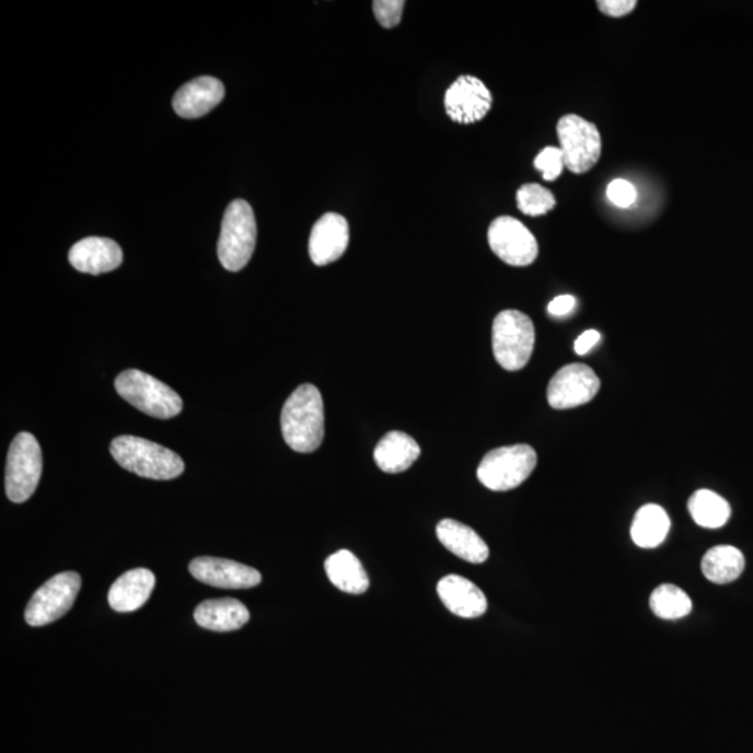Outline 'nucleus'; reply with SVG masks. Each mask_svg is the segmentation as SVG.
Wrapping results in <instances>:
<instances>
[{"mask_svg":"<svg viewBox=\"0 0 753 753\" xmlns=\"http://www.w3.org/2000/svg\"><path fill=\"white\" fill-rule=\"evenodd\" d=\"M688 510L696 525L706 529H719L729 522L730 503L717 493L698 490L690 498Z\"/></svg>","mask_w":753,"mask_h":753,"instance_id":"obj_25","label":"nucleus"},{"mask_svg":"<svg viewBox=\"0 0 753 753\" xmlns=\"http://www.w3.org/2000/svg\"><path fill=\"white\" fill-rule=\"evenodd\" d=\"M80 587L79 574L55 575L33 594L25 609V621L32 627H44L62 618L73 607Z\"/></svg>","mask_w":753,"mask_h":753,"instance_id":"obj_9","label":"nucleus"},{"mask_svg":"<svg viewBox=\"0 0 753 753\" xmlns=\"http://www.w3.org/2000/svg\"><path fill=\"white\" fill-rule=\"evenodd\" d=\"M404 8V0H376L373 3L376 22L384 28H394L401 23Z\"/></svg>","mask_w":753,"mask_h":753,"instance_id":"obj_29","label":"nucleus"},{"mask_svg":"<svg viewBox=\"0 0 753 753\" xmlns=\"http://www.w3.org/2000/svg\"><path fill=\"white\" fill-rule=\"evenodd\" d=\"M600 380L587 364L572 363L554 374L547 389V399L554 409H572L588 404L599 393Z\"/></svg>","mask_w":753,"mask_h":753,"instance_id":"obj_11","label":"nucleus"},{"mask_svg":"<svg viewBox=\"0 0 753 753\" xmlns=\"http://www.w3.org/2000/svg\"><path fill=\"white\" fill-rule=\"evenodd\" d=\"M257 223L251 205L232 201L223 213L218 258L228 271L238 273L247 266L256 248Z\"/></svg>","mask_w":753,"mask_h":753,"instance_id":"obj_3","label":"nucleus"},{"mask_svg":"<svg viewBox=\"0 0 753 753\" xmlns=\"http://www.w3.org/2000/svg\"><path fill=\"white\" fill-rule=\"evenodd\" d=\"M325 572L335 588L349 594L368 592L370 579L360 559L349 549H339L325 559Z\"/></svg>","mask_w":753,"mask_h":753,"instance_id":"obj_22","label":"nucleus"},{"mask_svg":"<svg viewBox=\"0 0 753 753\" xmlns=\"http://www.w3.org/2000/svg\"><path fill=\"white\" fill-rule=\"evenodd\" d=\"M195 619L201 628L229 633L244 627L251 619V613L236 599H213L198 605Z\"/></svg>","mask_w":753,"mask_h":753,"instance_id":"obj_21","label":"nucleus"},{"mask_svg":"<svg viewBox=\"0 0 753 753\" xmlns=\"http://www.w3.org/2000/svg\"><path fill=\"white\" fill-rule=\"evenodd\" d=\"M115 389L136 409L155 419H172L183 409L179 394L144 371H124L116 376Z\"/></svg>","mask_w":753,"mask_h":753,"instance_id":"obj_4","label":"nucleus"},{"mask_svg":"<svg viewBox=\"0 0 753 753\" xmlns=\"http://www.w3.org/2000/svg\"><path fill=\"white\" fill-rule=\"evenodd\" d=\"M600 339H602V335H600L599 331H584L581 337L577 339V343H575V352L581 356L587 355L599 344Z\"/></svg>","mask_w":753,"mask_h":753,"instance_id":"obj_33","label":"nucleus"},{"mask_svg":"<svg viewBox=\"0 0 753 753\" xmlns=\"http://www.w3.org/2000/svg\"><path fill=\"white\" fill-rule=\"evenodd\" d=\"M609 200L618 208H629L635 205L638 193L633 183L624 179H615L607 187Z\"/></svg>","mask_w":753,"mask_h":753,"instance_id":"obj_30","label":"nucleus"},{"mask_svg":"<svg viewBox=\"0 0 753 753\" xmlns=\"http://www.w3.org/2000/svg\"><path fill=\"white\" fill-rule=\"evenodd\" d=\"M517 202L519 211L529 217L546 216L557 205L553 193L537 183H528L519 188Z\"/></svg>","mask_w":753,"mask_h":753,"instance_id":"obj_27","label":"nucleus"},{"mask_svg":"<svg viewBox=\"0 0 753 753\" xmlns=\"http://www.w3.org/2000/svg\"><path fill=\"white\" fill-rule=\"evenodd\" d=\"M745 558L740 549L732 546L710 548L702 559V572L707 581L726 584L737 581L744 572Z\"/></svg>","mask_w":753,"mask_h":753,"instance_id":"obj_24","label":"nucleus"},{"mask_svg":"<svg viewBox=\"0 0 753 753\" xmlns=\"http://www.w3.org/2000/svg\"><path fill=\"white\" fill-rule=\"evenodd\" d=\"M437 593L452 614L461 618L482 617L487 612L488 603L485 593L470 579L460 575H448L437 584Z\"/></svg>","mask_w":753,"mask_h":753,"instance_id":"obj_17","label":"nucleus"},{"mask_svg":"<svg viewBox=\"0 0 753 753\" xmlns=\"http://www.w3.org/2000/svg\"><path fill=\"white\" fill-rule=\"evenodd\" d=\"M225 86L211 76H202L177 90L173 96V109L185 119L201 118L221 104Z\"/></svg>","mask_w":753,"mask_h":753,"instance_id":"obj_15","label":"nucleus"},{"mask_svg":"<svg viewBox=\"0 0 753 753\" xmlns=\"http://www.w3.org/2000/svg\"><path fill=\"white\" fill-rule=\"evenodd\" d=\"M575 306H577V300L571 294H561L548 303L547 310L554 317H565L574 312Z\"/></svg>","mask_w":753,"mask_h":753,"instance_id":"obj_32","label":"nucleus"},{"mask_svg":"<svg viewBox=\"0 0 753 753\" xmlns=\"http://www.w3.org/2000/svg\"><path fill=\"white\" fill-rule=\"evenodd\" d=\"M420 454V447L414 437L404 431H391L376 444L374 461L381 471L395 475L408 471Z\"/></svg>","mask_w":753,"mask_h":753,"instance_id":"obj_20","label":"nucleus"},{"mask_svg":"<svg viewBox=\"0 0 753 753\" xmlns=\"http://www.w3.org/2000/svg\"><path fill=\"white\" fill-rule=\"evenodd\" d=\"M487 238L493 253L508 266H531L538 256L536 238L517 218H496L488 228Z\"/></svg>","mask_w":753,"mask_h":753,"instance_id":"obj_10","label":"nucleus"},{"mask_svg":"<svg viewBox=\"0 0 753 753\" xmlns=\"http://www.w3.org/2000/svg\"><path fill=\"white\" fill-rule=\"evenodd\" d=\"M534 339V325L525 313L518 310H503L493 323V352L502 369L518 371L531 360Z\"/></svg>","mask_w":753,"mask_h":753,"instance_id":"obj_5","label":"nucleus"},{"mask_svg":"<svg viewBox=\"0 0 753 753\" xmlns=\"http://www.w3.org/2000/svg\"><path fill=\"white\" fill-rule=\"evenodd\" d=\"M598 7L605 16L624 18L634 12L638 2L636 0H599Z\"/></svg>","mask_w":753,"mask_h":753,"instance_id":"obj_31","label":"nucleus"},{"mask_svg":"<svg viewBox=\"0 0 753 753\" xmlns=\"http://www.w3.org/2000/svg\"><path fill=\"white\" fill-rule=\"evenodd\" d=\"M565 166L582 175L598 164L603 142L598 126L579 115H565L557 124Z\"/></svg>","mask_w":753,"mask_h":753,"instance_id":"obj_8","label":"nucleus"},{"mask_svg":"<svg viewBox=\"0 0 753 753\" xmlns=\"http://www.w3.org/2000/svg\"><path fill=\"white\" fill-rule=\"evenodd\" d=\"M564 166V154L557 147H547L534 160V167L542 172L543 179L547 182L557 181L561 176Z\"/></svg>","mask_w":753,"mask_h":753,"instance_id":"obj_28","label":"nucleus"},{"mask_svg":"<svg viewBox=\"0 0 753 753\" xmlns=\"http://www.w3.org/2000/svg\"><path fill=\"white\" fill-rule=\"evenodd\" d=\"M111 454L124 470L152 480H172L185 472V462L167 448L135 436L111 442Z\"/></svg>","mask_w":753,"mask_h":753,"instance_id":"obj_2","label":"nucleus"},{"mask_svg":"<svg viewBox=\"0 0 753 753\" xmlns=\"http://www.w3.org/2000/svg\"><path fill=\"white\" fill-rule=\"evenodd\" d=\"M193 577L210 587L251 589L262 583V574L247 565L216 557H198L188 565Z\"/></svg>","mask_w":753,"mask_h":753,"instance_id":"obj_13","label":"nucleus"},{"mask_svg":"<svg viewBox=\"0 0 753 753\" xmlns=\"http://www.w3.org/2000/svg\"><path fill=\"white\" fill-rule=\"evenodd\" d=\"M651 612L661 619H680L692 612V600L675 584H660L650 596Z\"/></svg>","mask_w":753,"mask_h":753,"instance_id":"obj_26","label":"nucleus"},{"mask_svg":"<svg viewBox=\"0 0 753 753\" xmlns=\"http://www.w3.org/2000/svg\"><path fill=\"white\" fill-rule=\"evenodd\" d=\"M349 246V223L335 212L325 213L312 229L309 241L310 258L324 267L337 262Z\"/></svg>","mask_w":753,"mask_h":753,"instance_id":"obj_14","label":"nucleus"},{"mask_svg":"<svg viewBox=\"0 0 753 753\" xmlns=\"http://www.w3.org/2000/svg\"><path fill=\"white\" fill-rule=\"evenodd\" d=\"M537 465L531 445L517 444L487 452L477 467V479L491 491L513 490L528 480Z\"/></svg>","mask_w":753,"mask_h":753,"instance_id":"obj_6","label":"nucleus"},{"mask_svg":"<svg viewBox=\"0 0 753 753\" xmlns=\"http://www.w3.org/2000/svg\"><path fill=\"white\" fill-rule=\"evenodd\" d=\"M670 528V517L664 508L648 503L636 512L630 537L638 547L656 548L668 538Z\"/></svg>","mask_w":753,"mask_h":753,"instance_id":"obj_23","label":"nucleus"},{"mask_svg":"<svg viewBox=\"0 0 753 753\" xmlns=\"http://www.w3.org/2000/svg\"><path fill=\"white\" fill-rule=\"evenodd\" d=\"M69 262L80 273L100 275L119 268L124 252L112 239L85 238L70 248Z\"/></svg>","mask_w":753,"mask_h":753,"instance_id":"obj_16","label":"nucleus"},{"mask_svg":"<svg viewBox=\"0 0 753 753\" xmlns=\"http://www.w3.org/2000/svg\"><path fill=\"white\" fill-rule=\"evenodd\" d=\"M436 533L448 552L467 563L483 564L490 556V549L479 534L455 519H442Z\"/></svg>","mask_w":753,"mask_h":753,"instance_id":"obj_18","label":"nucleus"},{"mask_svg":"<svg viewBox=\"0 0 753 753\" xmlns=\"http://www.w3.org/2000/svg\"><path fill=\"white\" fill-rule=\"evenodd\" d=\"M155 587V575L146 568L121 575L109 590V605L118 613L136 612L150 599Z\"/></svg>","mask_w":753,"mask_h":753,"instance_id":"obj_19","label":"nucleus"},{"mask_svg":"<svg viewBox=\"0 0 753 753\" xmlns=\"http://www.w3.org/2000/svg\"><path fill=\"white\" fill-rule=\"evenodd\" d=\"M43 473L39 442L30 432H20L9 448L7 463V495L10 501L22 503L37 490Z\"/></svg>","mask_w":753,"mask_h":753,"instance_id":"obj_7","label":"nucleus"},{"mask_svg":"<svg viewBox=\"0 0 753 753\" xmlns=\"http://www.w3.org/2000/svg\"><path fill=\"white\" fill-rule=\"evenodd\" d=\"M445 111L456 124L472 125L490 112L493 95L475 76H461L445 93Z\"/></svg>","mask_w":753,"mask_h":753,"instance_id":"obj_12","label":"nucleus"},{"mask_svg":"<svg viewBox=\"0 0 753 753\" xmlns=\"http://www.w3.org/2000/svg\"><path fill=\"white\" fill-rule=\"evenodd\" d=\"M285 442L300 454L318 450L324 440V402L317 386H298L285 402L281 415Z\"/></svg>","mask_w":753,"mask_h":753,"instance_id":"obj_1","label":"nucleus"}]
</instances>
